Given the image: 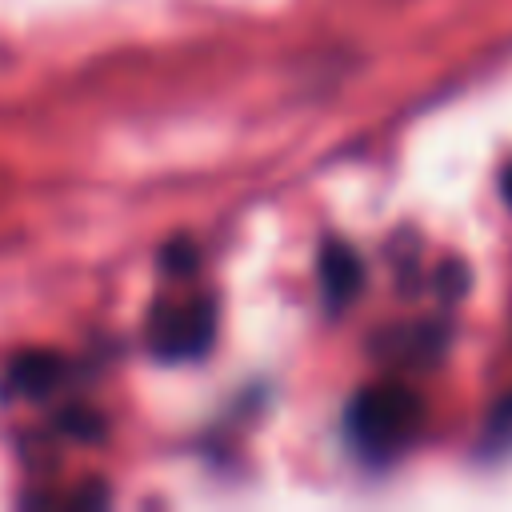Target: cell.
Segmentation results:
<instances>
[{
  "label": "cell",
  "instance_id": "obj_1",
  "mask_svg": "<svg viewBox=\"0 0 512 512\" xmlns=\"http://www.w3.org/2000/svg\"><path fill=\"white\" fill-rule=\"evenodd\" d=\"M424 424V400L404 384H368L344 412L348 440L368 460H388L412 444Z\"/></svg>",
  "mask_w": 512,
  "mask_h": 512
},
{
  "label": "cell",
  "instance_id": "obj_2",
  "mask_svg": "<svg viewBox=\"0 0 512 512\" xmlns=\"http://www.w3.org/2000/svg\"><path fill=\"white\" fill-rule=\"evenodd\" d=\"M212 340H216V300L208 292H188L148 308L144 344L156 360L164 364L196 360L212 348Z\"/></svg>",
  "mask_w": 512,
  "mask_h": 512
},
{
  "label": "cell",
  "instance_id": "obj_3",
  "mask_svg": "<svg viewBox=\"0 0 512 512\" xmlns=\"http://www.w3.org/2000/svg\"><path fill=\"white\" fill-rule=\"evenodd\" d=\"M316 276H320V296H324V308L328 312H340L348 308L356 296H360V284H364V264L356 256L352 244L344 240H324L320 244V260H316Z\"/></svg>",
  "mask_w": 512,
  "mask_h": 512
},
{
  "label": "cell",
  "instance_id": "obj_4",
  "mask_svg": "<svg viewBox=\"0 0 512 512\" xmlns=\"http://www.w3.org/2000/svg\"><path fill=\"white\" fill-rule=\"evenodd\" d=\"M60 376H64V360H56L52 352H24L8 364V392L40 400V396L56 392Z\"/></svg>",
  "mask_w": 512,
  "mask_h": 512
},
{
  "label": "cell",
  "instance_id": "obj_5",
  "mask_svg": "<svg viewBox=\"0 0 512 512\" xmlns=\"http://www.w3.org/2000/svg\"><path fill=\"white\" fill-rule=\"evenodd\" d=\"M160 268L168 276H192V268H196V244L188 236H172L160 248Z\"/></svg>",
  "mask_w": 512,
  "mask_h": 512
},
{
  "label": "cell",
  "instance_id": "obj_6",
  "mask_svg": "<svg viewBox=\"0 0 512 512\" xmlns=\"http://www.w3.org/2000/svg\"><path fill=\"white\" fill-rule=\"evenodd\" d=\"M60 428L68 432V436H76V440H96L100 432H104V420H100V412H92V408H64L60 412Z\"/></svg>",
  "mask_w": 512,
  "mask_h": 512
},
{
  "label": "cell",
  "instance_id": "obj_7",
  "mask_svg": "<svg viewBox=\"0 0 512 512\" xmlns=\"http://www.w3.org/2000/svg\"><path fill=\"white\" fill-rule=\"evenodd\" d=\"M500 196H504V204L512 208V160H508L504 172H500Z\"/></svg>",
  "mask_w": 512,
  "mask_h": 512
}]
</instances>
